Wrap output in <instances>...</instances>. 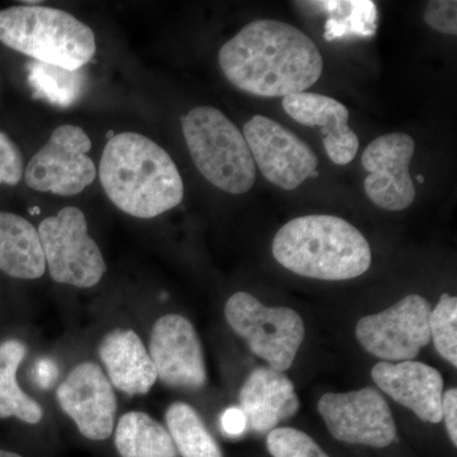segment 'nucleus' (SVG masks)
Segmentation results:
<instances>
[{
	"label": "nucleus",
	"instance_id": "1",
	"mask_svg": "<svg viewBox=\"0 0 457 457\" xmlns=\"http://www.w3.org/2000/svg\"><path fill=\"white\" fill-rule=\"evenodd\" d=\"M219 64L233 86L263 98L305 92L323 73V57L314 41L276 20L246 25L221 47Z\"/></svg>",
	"mask_w": 457,
	"mask_h": 457
},
{
	"label": "nucleus",
	"instance_id": "2",
	"mask_svg": "<svg viewBox=\"0 0 457 457\" xmlns=\"http://www.w3.org/2000/svg\"><path fill=\"white\" fill-rule=\"evenodd\" d=\"M99 179L108 198L121 212L153 219L182 203L185 186L170 155L137 132L108 140L99 163Z\"/></svg>",
	"mask_w": 457,
	"mask_h": 457
},
{
	"label": "nucleus",
	"instance_id": "3",
	"mask_svg": "<svg viewBox=\"0 0 457 457\" xmlns=\"http://www.w3.org/2000/svg\"><path fill=\"white\" fill-rule=\"evenodd\" d=\"M272 253L281 266L303 278L345 281L371 266V248L359 228L332 215L294 219L279 228Z\"/></svg>",
	"mask_w": 457,
	"mask_h": 457
},
{
	"label": "nucleus",
	"instance_id": "4",
	"mask_svg": "<svg viewBox=\"0 0 457 457\" xmlns=\"http://www.w3.org/2000/svg\"><path fill=\"white\" fill-rule=\"evenodd\" d=\"M0 42L35 62L78 71L95 56L96 36L71 13L44 5L0 11Z\"/></svg>",
	"mask_w": 457,
	"mask_h": 457
},
{
	"label": "nucleus",
	"instance_id": "5",
	"mask_svg": "<svg viewBox=\"0 0 457 457\" xmlns=\"http://www.w3.org/2000/svg\"><path fill=\"white\" fill-rule=\"evenodd\" d=\"M189 154L216 188L243 195L253 187L257 167L239 129L213 107H196L182 117Z\"/></svg>",
	"mask_w": 457,
	"mask_h": 457
},
{
	"label": "nucleus",
	"instance_id": "6",
	"mask_svg": "<svg viewBox=\"0 0 457 457\" xmlns=\"http://www.w3.org/2000/svg\"><path fill=\"white\" fill-rule=\"evenodd\" d=\"M225 318L270 368L285 372L293 366L305 337L303 319L293 309L267 308L253 295L239 291L225 303Z\"/></svg>",
	"mask_w": 457,
	"mask_h": 457
},
{
	"label": "nucleus",
	"instance_id": "7",
	"mask_svg": "<svg viewBox=\"0 0 457 457\" xmlns=\"http://www.w3.org/2000/svg\"><path fill=\"white\" fill-rule=\"evenodd\" d=\"M46 270L57 284L92 288L106 273L104 254L89 236L82 210L64 207L37 228Z\"/></svg>",
	"mask_w": 457,
	"mask_h": 457
},
{
	"label": "nucleus",
	"instance_id": "8",
	"mask_svg": "<svg viewBox=\"0 0 457 457\" xmlns=\"http://www.w3.org/2000/svg\"><path fill=\"white\" fill-rule=\"evenodd\" d=\"M431 303L408 295L392 308L360 319L356 337L361 347L385 362L413 361L431 342Z\"/></svg>",
	"mask_w": 457,
	"mask_h": 457
},
{
	"label": "nucleus",
	"instance_id": "9",
	"mask_svg": "<svg viewBox=\"0 0 457 457\" xmlns=\"http://www.w3.org/2000/svg\"><path fill=\"white\" fill-rule=\"evenodd\" d=\"M90 149L92 141L82 128L60 126L27 165V186L59 196L79 195L97 176L95 163L87 155Z\"/></svg>",
	"mask_w": 457,
	"mask_h": 457
},
{
	"label": "nucleus",
	"instance_id": "10",
	"mask_svg": "<svg viewBox=\"0 0 457 457\" xmlns=\"http://www.w3.org/2000/svg\"><path fill=\"white\" fill-rule=\"evenodd\" d=\"M318 411L328 431L345 444L384 449L396 437L392 409L372 387L348 393H327Z\"/></svg>",
	"mask_w": 457,
	"mask_h": 457
},
{
	"label": "nucleus",
	"instance_id": "11",
	"mask_svg": "<svg viewBox=\"0 0 457 457\" xmlns=\"http://www.w3.org/2000/svg\"><path fill=\"white\" fill-rule=\"evenodd\" d=\"M255 167L278 187L293 191L317 170L319 159L308 144L269 117L254 116L243 134Z\"/></svg>",
	"mask_w": 457,
	"mask_h": 457
},
{
	"label": "nucleus",
	"instance_id": "12",
	"mask_svg": "<svg viewBox=\"0 0 457 457\" xmlns=\"http://www.w3.org/2000/svg\"><path fill=\"white\" fill-rule=\"evenodd\" d=\"M56 400L87 440L104 441L112 436L117 396L98 363L84 361L75 365L57 386Z\"/></svg>",
	"mask_w": 457,
	"mask_h": 457
},
{
	"label": "nucleus",
	"instance_id": "13",
	"mask_svg": "<svg viewBox=\"0 0 457 457\" xmlns=\"http://www.w3.org/2000/svg\"><path fill=\"white\" fill-rule=\"evenodd\" d=\"M147 351L161 383L189 390L206 385L203 345L196 328L183 315L165 314L156 319Z\"/></svg>",
	"mask_w": 457,
	"mask_h": 457
},
{
	"label": "nucleus",
	"instance_id": "14",
	"mask_svg": "<svg viewBox=\"0 0 457 457\" xmlns=\"http://www.w3.org/2000/svg\"><path fill=\"white\" fill-rule=\"evenodd\" d=\"M416 150L413 137L403 132L378 137L363 152V168L369 171L363 183L372 204L386 212L408 209L416 198L409 164Z\"/></svg>",
	"mask_w": 457,
	"mask_h": 457
},
{
	"label": "nucleus",
	"instance_id": "15",
	"mask_svg": "<svg viewBox=\"0 0 457 457\" xmlns=\"http://www.w3.org/2000/svg\"><path fill=\"white\" fill-rule=\"evenodd\" d=\"M371 376L378 389L420 420L433 425L441 422L444 378L438 370L417 361L378 362Z\"/></svg>",
	"mask_w": 457,
	"mask_h": 457
},
{
	"label": "nucleus",
	"instance_id": "16",
	"mask_svg": "<svg viewBox=\"0 0 457 457\" xmlns=\"http://www.w3.org/2000/svg\"><path fill=\"white\" fill-rule=\"evenodd\" d=\"M285 112L303 126L321 128L328 156L335 164L353 161L360 147L359 137L348 126L350 112L341 102L318 93H297L282 99Z\"/></svg>",
	"mask_w": 457,
	"mask_h": 457
},
{
	"label": "nucleus",
	"instance_id": "17",
	"mask_svg": "<svg viewBox=\"0 0 457 457\" xmlns=\"http://www.w3.org/2000/svg\"><path fill=\"white\" fill-rule=\"evenodd\" d=\"M299 408L293 381L270 366L252 371L240 389L239 409L245 414L246 428L260 435L273 431Z\"/></svg>",
	"mask_w": 457,
	"mask_h": 457
},
{
	"label": "nucleus",
	"instance_id": "18",
	"mask_svg": "<svg viewBox=\"0 0 457 457\" xmlns=\"http://www.w3.org/2000/svg\"><path fill=\"white\" fill-rule=\"evenodd\" d=\"M98 356L113 389L128 395H146L158 376L143 339L135 330L116 328L102 338Z\"/></svg>",
	"mask_w": 457,
	"mask_h": 457
},
{
	"label": "nucleus",
	"instance_id": "19",
	"mask_svg": "<svg viewBox=\"0 0 457 457\" xmlns=\"http://www.w3.org/2000/svg\"><path fill=\"white\" fill-rule=\"evenodd\" d=\"M0 270L18 279H37L46 272L37 228L16 213L0 212Z\"/></svg>",
	"mask_w": 457,
	"mask_h": 457
},
{
	"label": "nucleus",
	"instance_id": "20",
	"mask_svg": "<svg viewBox=\"0 0 457 457\" xmlns=\"http://www.w3.org/2000/svg\"><path fill=\"white\" fill-rule=\"evenodd\" d=\"M114 446L121 457H179L168 429L145 411H128L120 418Z\"/></svg>",
	"mask_w": 457,
	"mask_h": 457
},
{
	"label": "nucleus",
	"instance_id": "21",
	"mask_svg": "<svg viewBox=\"0 0 457 457\" xmlns=\"http://www.w3.org/2000/svg\"><path fill=\"white\" fill-rule=\"evenodd\" d=\"M27 354L25 343L20 339L0 342V420L14 417L27 425H37L44 418V409L18 384V369Z\"/></svg>",
	"mask_w": 457,
	"mask_h": 457
},
{
	"label": "nucleus",
	"instance_id": "22",
	"mask_svg": "<svg viewBox=\"0 0 457 457\" xmlns=\"http://www.w3.org/2000/svg\"><path fill=\"white\" fill-rule=\"evenodd\" d=\"M165 426L180 457H222L218 441L187 403H171L165 411Z\"/></svg>",
	"mask_w": 457,
	"mask_h": 457
},
{
	"label": "nucleus",
	"instance_id": "23",
	"mask_svg": "<svg viewBox=\"0 0 457 457\" xmlns=\"http://www.w3.org/2000/svg\"><path fill=\"white\" fill-rule=\"evenodd\" d=\"M29 82L36 97L57 107H71L83 97L87 77L83 68L69 71L62 66L35 62L27 65Z\"/></svg>",
	"mask_w": 457,
	"mask_h": 457
},
{
	"label": "nucleus",
	"instance_id": "24",
	"mask_svg": "<svg viewBox=\"0 0 457 457\" xmlns=\"http://www.w3.org/2000/svg\"><path fill=\"white\" fill-rule=\"evenodd\" d=\"M309 4L329 13L326 26L328 41L351 33L374 35L378 20L374 2H312Z\"/></svg>",
	"mask_w": 457,
	"mask_h": 457
},
{
	"label": "nucleus",
	"instance_id": "25",
	"mask_svg": "<svg viewBox=\"0 0 457 457\" xmlns=\"http://www.w3.org/2000/svg\"><path fill=\"white\" fill-rule=\"evenodd\" d=\"M431 339L436 350L453 368L457 366V299L442 294L429 319Z\"/></svg>",
	"mask_w": 457,
	"mask_h": 457
},
{
	"label": "nucleus",
	"instance_id": "26",
	"mask_svg": "<svg viewBox=\"0 0 457 457\" xmlns=\"http://www.w3.org/2000/svg\"><path fill=\"white\" fill-rule=\"evenodd\" d=\"M267 450L272 457H330L311 436L293 427H279L267 435Z\"/></svg>",
	"mask_w": 457,
	"mask_h": 457
},
{
	"label": "nucleus",
	"instance_id": "27",
	"mask_svg": "<svg viewBox=\"0 0 457 457\" xmlns=\"http://www.w3.org/2000/svg\"><path fill=\"white\" fill-rule=\"evenodd\" d=\"M25 176V164L20 147L0 131V185L16 186Z\"/></svg>",
	"mask_w": 457,
	"mask_h": 457
},
{
	"label": "nucleus",
	"instance_id": "28",
	"mask_svg": "<svg viewBox=\"0 0 457 457\" xmlns=\"http://www.w3.org/2000/svg\"><path fill=\"white\" fill-rule=\"evenodd\" d=\"M427 25L446 35L457 33V2L455 0H433L425 11Z\"/></svg>",
	"mask_w": 457,
	"mask_h": 457
},
{
	"label": "nucleus",
	"instance_id": "29",
	"mask_svg": "<svg viewBox=\"0 0 457 457\" xmlns=\"http://www.w3.org/2000/svg\"><path fill=\"white\" fill-rule=\"evenodd\" d=\"M442 420L446 423L447 433L453 446H457V390L449 389L442 395Z\"/></svg>",
	"mask_w": 457,
	"mask_h": 457
},
{
	"label": "nucleus",
	"instance_id": "30",
	"mask_svg": "<svg viewBox=\"0 0 457 457\" xmlns=\"http://www.w3.org/2000/svg\"><path fill=\"white\" fill-rule=\"evenodd\" d=\"M222 431L230 437H237L246 431V420L239 408H228L221 417Z\"/></svg>",
	"mask_w": 457,
	"mask_h": 457
},
{
	"label": "nucleus",
	"instance_id": "31",
	"mask_svg": "<svg viewBox=\"0 0 457 457\" xmlns=\"http://www.w3.org/2000/svg\"><path fill=\"white\" fill-rule=\"evenodd\" d=\"M0 457H23L20 453H11V451H5L0 449Z\"/></svg>",
	"mask_w": 457,
	"mask_h": 457
},
{
	"label": "nucleus",
	"instance_id": "32",
	"mask_svg": "<svg viewBox=\"0 0 457 457\" xmlns=\"http://www.w3.org/2000/svg\"><path fill=\"white\" fill-rule=\"evenodd\" d=\"M317 177H319V171L314 170V171H312V173L311 174V177H309V179H317Z\"/></svg>",
	"mask_w": 457,
	"mask_h": 457
},
{
	"label": "nucleus",
	"instance_id": "33",
	"mask_svg": "<svg viewBox=\"0 0 457 457\" xmlns=\"http://www.w3.org/2000/svg\"><path fill=\"white\" fill-rule=\"evenodd\" d=\"M417 180H418V182H420V183H423V182H425V177L420 176V174H418V176H417Z\"/></svg>",
	"mask_w": 457,
	"mask_h": 457
}]
</instances>
